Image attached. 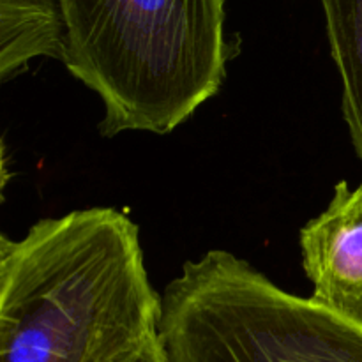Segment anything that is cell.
<instances>
[{"label":"cell","instance_id":"6da1fadb","mask_svg":"<svg viewBox=\"0 0 362 362\" xmlns=\"http://www.w3.org/2000/svg\"><path fill=\"white\" fill-rule=\"evenodd\" d=\"M161 317L138 226L117 209L0 239V362H117L159 334Z\"/></svg>","mask_w":362,"mask_h":362},{"label":"cell","instance_id":"7a4b0ae2","mask_svg":"<svg viewBox=\"0 0 362 362\" xmlns=\"http://www.w3.org/2000/svg\"><path fill=\"white\" fill-rule=\"evenodd\" d=\"M62 62L101 98L103 136L168 134L225 81V0H59Z\"/></svg>","mask_w":362,"mask_h":362},{"label":"cell","instance_id":"3957f363","mask_svg":"<svg viewBox=\"0 0 362 362\" xmlns=\"http://www.w3.org/2000/svg\"><path fill=\"white\" fill-rule=\"evenodd\" d=\"M159 336L172 362H362V325L221 250L166 285Z\"/></svg>","mask_w":362,"mask_h":362},{"label":"cell","instance_id":"277c9868","mask_svg":"<svg viewBox=\"0 0 362 362\" xmlns=\"http://www.w3.org/2000/svg\"><path fill=\"white\" fill-rule=\"evenodd\" d=\"M303 267L311 299L362 325V182L336 184L331 204L300 230Z\"/></svg>","mask_w":362,"mask_h":362},{"label":"cell","instance_id":"5b68a950","mask_svg":"<svg viewBox=\"0 0 362 362\" xmlns=\"http://www.w3.org/2000/svg\"><path fill=\"white\" fill-rule=\"evenodd\" d=\"M62 62L64 23L59 0H0V78L7 81L30 60Z\"/></svg>","mask_w":362,"mask_h":362},{"label":"cell","instance_id":"8992f818","mask_svg":"<svg viewBox=\"0 0 362 362\" xmlns=\"http://www.w3.org/2000/svg\"><path fill=\"white\" fill-rule=\"evenodd\" d=\"M343 83V117L362 161V0H320Z\"/></svg>","mask_w":362,"mask_h":362},{"label":"cell","instance_id":"52a82bcc","mask_svg":"<svg viewBox=\"0 0 362 362\" xmlns=\"http://www.w3.org/2000/svg\"><path fill=\"white\" fill-rule=\"evenodd\" d=\"M117 362H172L170 361L168 354H166L165 345L161 341V336H156L151 341L145 343L138 350H134L129 356L122 357Z\"/></svg>","mask_w":362,"mask_h":362}]
</instances>
